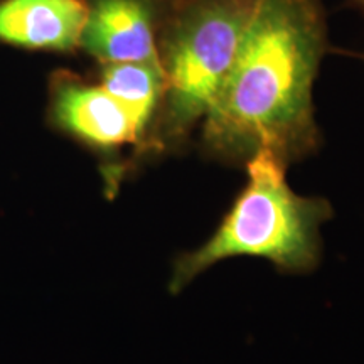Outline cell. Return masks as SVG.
Here are the masks:
<instances>
[{"label":"cell","mask_w":364,"mask_h":364,"mask_svg":"<svg viewBox=\"0 0 364 364\" xmlns=\"http://www.w3.org/2000/svg\"><path fill=\"white\" fill-rule=\"evenodd\" d=\"M327 51L322 0H257L225 85L201 125L203 149L228 162L270 150L284 162L318 142L312 90Z\"/></svg>","instance_id":"cell-1"},{"label":"cell","mask_w":364,"mask_h":364,"mask_svg":"<svg viewBox=\"0 0 364 364\" xmlns=\"http://www.w3.org/2000/svg\"><path fill=\"white\" fill-rule=\"evenodd\" d=\"M287 162L263 149L247 161L248 184L216 233L176 260L169 289L179 294L199 273L230 257H260L285 272H307L321 252L318 228L329 203L295 194L285 179Z\"/></svg>","instance_id":"cell-2"},{"label":"cell","mask_w":364,"mask_h":364,"mask_svg":"<svg viewBox=\"0 0 364 364\" xmlns=\"http://www.w3.org/2000/svg\"><path fill=\"white\" fill-rule=\"evenodd\" d=\"M257 0H176L157 36L164 97L150 140L179 149L206 117L233 66Z\"/></svg>","instance_id":"cell-3"},{"label":"cell","mask_w":364,"mask_h":364,"mask_svg":"<svg viewBox=\"0 0 364 364\" xmlns=\"http://www.w3.org/2000/svg\"><path fill=\"white\" fill-rule=\"evenodd\" d=\"M80 48L105 63H159L157 36L167 9L162 0H85Z\"/></svg>","instance_id":"cell-4"},{"label":"cell","mask_w":364,"mask_h":364,"mask_svg":"<svg viewBox=\"0 0 364 364\" xmlns=\"http://www.w3.org/2000/svg\"><path fill=\"white\" fill-rule=\"evenodd\" d=\"M56 124L95 147L115 149L140 142L134 118L103 90L75 78L59 80L53 97Z\"/></svg>","instance_id":"cell-5"},{"label":"cell","mask_w":364,"mask_h":364,"mask_svg":"<svg viewBox=\"0 0 364 364\" xmlns=\"http://www.w3.org/2000/svg\"><path fill=\"white\" fill-rule=\"evenodd\" d=\"M85 19V0H0V43L41 51H75Z\"/></svg>","instance_id":"cell-6"},{"label":"cell","mask_w":364,"mask_h":364,"mask_svg":"<svg viewBox=\"0 0 364 364\" xmlns=\"http://www.w3.org/2000/svg\"><path fill=\"white\" fill-rule=\"evenodd\" d=\"M100 86L130 113L140 140L150 135L164 97L159 63H105Z\"/></svg>","instance_id":"cell-7"},{"label":"cell","mask_w":364,"mask_h":364,"mask_svg":"<svg viewBox=\"0 0 364 364\" xmlns=\"http://www.w3.org/2000/svg\"><path fill=\"white\" fill-rule=\"evenodd\" d=\"M351 2L354 4V6L359 7V9H361V11L364 12V0H351Z\"/></svg>","instance_id":"cell-8"},{"label":"cell","mask_w":364,"mask_h":364,"mask_svg":"<svg viewBox=\"0 0 364 364\" xmlns=\"http://www.w3.org/2000/svg\"><path fill=\"white\" fill-rule=\"evenodd\" d=\"M162 2H166V4H174L176 0H162Z\"/></svg>","instance_id":"cell-9"},{"label":"cell","mask_w":364,"mask_h":364,"mask_svg":"<svg viewBox=\"0 0 364 364\" xmlns=\"http://www.w3.org/2000/svg\"><path fill=\"white\" fill-rule=\"evenodd\" d=\"M358 58H361L363 61H364V54H358Z\"/></svg>","instance_id":"cell-10"}]
</instances>
